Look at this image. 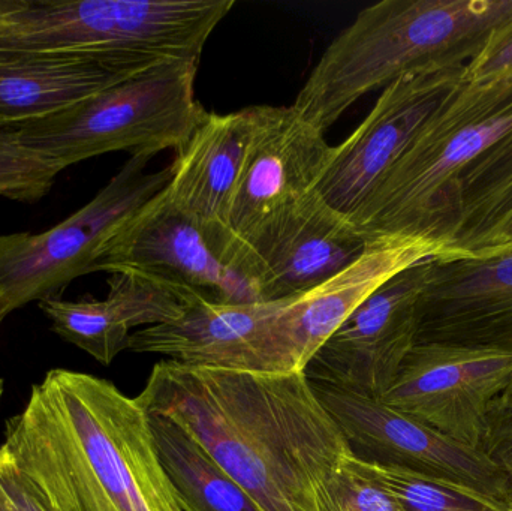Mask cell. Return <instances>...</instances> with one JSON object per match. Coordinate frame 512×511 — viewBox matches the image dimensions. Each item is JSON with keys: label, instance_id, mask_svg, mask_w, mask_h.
I'll return each instance as SVG.
<instances>
[{"label": "cell", "instance_id": "obj_1", "mask_svg": "<svg viewBox=\"0 0 512 511\" xmlns=\"http://www.w3.org/2000/svg\"><path fill=\"white\" fill-rule=\"evenodd\" d=\"M137 402L188 429L262 511H322L351 455L306 372L156 363Z\"/></svg>", "mask_w": 512, "mask_h": 511}, {"label": "cell", "instance_id": "obj_2", "mask_svg": "<svg viewBox=\"0 0 512 511\" xmlns=\"http://www.w3.org/2000/svg\"><path fill=\"white\" fill-rule=\"evenodd\" d=\"M2 446L56 511H185L146 410L104 378L48 372Z\"/></svg>", "mask_w": 512, "mask_h": 511}, {"label": "cell", "instance_id": "obj_3", "mask_svg": "<svg viewBox=\"0 0 512 511\" xmlns=\"http://www.w3.org/2000/svg\"><path fill=\"white\" fill-rule=\"evenodd\" d=\"M512 0H382L325 48L292 107L327 131L363 96L405 75L468 65Z\"/></svg>", "mask_w": 512, "mask_h": 511}, {"label": "cell", "instance_id": "obj_4", "mask_svg": "<svg viewBox=\"0 0 512 511\" xmlns=\"http://www.w3.org/2000/svg\"><path fill=\"white\" fill-rule=\"evenodd\" d=\"M510 132L512 81L463 80L351 221L370 240L420 237L442 248L456 218L463 174Z\"/></svg>", "mask_w": 512, "mask_h": 511}, {"label": "cell", "instance_id": "obj_5", "mask_svg": "<svg viewBox=\"0 0 512 511\" xmlns=\"http://www.w3.org/2000/svg\"><path fill=\"white\" fill-rule=\"evenodd\" d=\"M198 63L171 60L51 116L18 126L27 146L65 168L111 152L179 150L207 114L195 93Z\"/></svg>", "mask_w": 512, "mask_h": 511}, {"label": "cell", "instance_id": "obj_6", "mask_svg": "<svg viewBox=\"0 0 512 511\" xmlns=\"http://www.w3.org/2000/svg\"><path fill=\"white\" fill-rule=\"evenodd\" d=\"M150 159L131 156L89 203L44 233L0 234V323L95 273L108 242L170 182V167L147 173Z\"/></svg>", "mask_w": 512, "mask_h": 511}, {"label": "cell", "instance_id": "obj_7", "mask_svg": "<svg viewBox=\"0 0 512 511\" xmlns=\"http://www.w3.org/2000/svg\"><path fill=\"white\" fill-rule=\"evenodd\" d=\"M243 254L242 243L212 236L164 188L108 242L95 272L135 273L215 302H259L243 272Z\"/></svg>", "mask_w": 512, "mask_h": 511}, {"label": "cell", "instance_id": "obj_8", "mask_svg": "<svg viewBox=\"0 0 512 511\" xmlns=\"http://www.w3.org/2000/svg\"><path fill=\"white\" fill-rule=\"evenodd\" d=\"M512 387V351L417 344L381 401L483 452L490 417Z\"/></svg>", "mask_w": 512, "mask_h": 511}, {"label": "cell", "instance_id": "obj_9", "mask_svg": "<svg viewBox=\"0 0 512 511\" xmlns=\"http://www.w3.org/2000/svg\"><path fill=\"white\" fill-rule=\"evenodd\" d=\"M465 68L417 72L385 87L361 125L331 147L313 188L319 197L354 218L427 119L463 83Z\"/></svg>", "mask_w": 512, "mask_h": 511}, {"label": "cell", "instance_id": "obj_10", "mask_svg": "<svg viewBox=\"0 0 512 511\" xmlns=\"http://www.w3.org/2000/svg\"><path fill=\"white\" fill-rule=\"evenodd\" d=\"M312 384L360 461L450 480L496 500L512 501L507 477L481 450L445 437L381 399Z\"/></svg>", "mask_w": 512, "mask_h": 511}, {"label": "cell", "instance_id": "obj_11", "mask_svg": "<svg viewBox=\"0 0 512 511\" xmlns=\"http://www.w3.org/2000/svg\"><path fill=\"white\" fill-rule=\"evenodd\" d=\"M441 245L420 237H378L342 272L289 299L262 342L255 372H304L322 345L385 282L441 254Z\"/></svg>", "mask_w": 512, "mask_h": 511}, {"label": "cell", "instance_id": "obj_12", "mask_svg": "<svg viewBox=\"0 0 512 511\" xmlns=\"http://www.w3.org/2000/svg\"><path fill=\"white\" fill-rule=\"evenodd\" d=\"M432 270L427 258L385 282L322 345L307 378L381 399L418 344L420 302Z\"/></svg>", "mask_w": 512, "mask_h": 511}, {"label": "cell", "instance_id": "obj_13", "mask_svg": "<svg viewBox=\"0 0 512 511\" xmlns=\"http://www.w3.org/2000/svg\"><path fill=\"white\" fill-rule=\"evenodd\" d=\"M370 242L313 189L245 246V272L259 302L294 299L342 272Z\"/></svg>", "mask_w": 512, "mask_h": 511}, {"label": "cell", "instance_id": "obj_14", "mask_svg": "<svg viewBox=\"0 0 512 511\" xmlns=\"http://www.w3.org/2000/svg\"><path fill=\"white\" fill-rule=\"evenodd\" d=\"M325 132L292 107L261 105L258 128L234 195L228 228L248 245L315 188L328 156Z\"/></svg>", "mask_w": 512, "mask_h": 511}, {"label": "cell", "instance_id": "obj_15", "mask_svg": "<svg viewBox=\"0 0 512 511\" xmlns=\"http://www.w3.org/2000/svg\"><path fill=\"white\" fill-rule=\"evenodd\" d=\"M432 342L512 351V255L487 261L433 258L418 318V344Z\"/></svg>", "mask_w": 512, "mask_h": 511}, {"label": "cell", "instance_id": "obj_16", "mask_svg": "<svg viewBox=\"0 0 512 511\" xmlns=\"http://www.w3.org/2000/svg\"><path fill=\"white\" fill-rule=\"evenodd\" d=\"M259 116L261 105L228 114L207 111L170 165V200L224 242L236 240L228 221Z\"/></svg>", "mask_w": 512, "mask_h": 511}, {"label": "cell", "instance_id": "obj_17", "mask_svg": "<svg viewBox=\"0 0 512 511\" xmlns=\"http://www.w3.org/2000/svg\"><path fill=\"white\" fill-rule=\"evenodd\" d=\"M104 300H42L51 332L104 366L128 350L132 330L179 320L200 294L135 273H110Z\"/></svg>", "mask_w": 512, "mask_h": 511}, {"label": "cell", "instance_id": "obj_18", "mask_svg": "<svg viewBox=\"0 0 512 511\" xmlns=\"http://www.w3.org/2000/svg\"><path fill=\"white\" fill-rule=\"evenodd\" d=\"M288 300L225 303L198 297L179 320L132 333L128 350L186 366L255 372L265 333Z\"/></svg>", "mask_w": 512, "mask_h": 511}, {"label": "cell", "instance_id": "obj_19", "mask_svg": "<svg viewBox=\"0 0 512 511\" xmlns=\"http://www.w3.org/2000/svg\"><path fill=\"white\" fill-rule=\"evenodd\" d=\"M155 65L159 63L0 53V128H18L59 113Z\"/></svg>", "mask_w": 512, "mask_h": 511}, {"label": "cell", "instance_id": "obj_20", "mask_svg": "<svg viewBox=\"0 0 512 511\" xmlns=\"http://www.w3.org/2000/svg\"><path fill=\"white\" fill-rule=\"evenodd\" d=\"M512 215V132L487 149L460 180L456 218L439 261H472Z\"/></svg>", "mask_w": 512, "mask_h": 511}, {"label": "cell", "instance_id": "obj_21", "mask_svg": "<svg viewBox=\"0 0 512 511\" xmlns=\"http://www.w3.org/2000/svg\"><path fill=\"white\" fill-rule=\"evenodd\" d=\"M162 465L185 511H262L179 422L149 413Z\"/></svg>", "mask_w": 512, "mask_h": 511}, {"label": "cell", "instance_id": "obj_22", "mask_svg": "<svg viewBox=\"0 0 512 511\" xmlns=\"http://www.w3.org/2000/svg\"><path fill=\"white\" fill-rule=\"evenodd\" d=\"M357 462L364 473L396 498L403 511H512V501L496 500L450 480L360 459Z\"/></svg>", "mask_w": 512, "mask_h": 511}, {"label": "cell", "instance_id": "obj_23", "mask_svg": "<svg viewBox=\"0 0 512 511\" xmlns=\"http://www.w3.org/2000/svg\"><path fill=\"white\" fill-rule=\"evenodd\" d=\"M62 171L53 159L27 146L17 128H0V198L38 203Z\"/></svg>", "mask_w": 512, "mask_h": 511}, {"label": "cell", "instance_id": "obj_24", "mask_svg": "<svg viewBox=\"0 0 512 511\" xmlns=\"http://www.w3.org/2000/svg\"><path fill=\"white\" fill-rule=\"evenodd\" d=\"M322 511H403L396 498L346 456L324 488Z\"/></svg>", "mask_w": 512, "mask_h": 511}, {"label": "cell", "instance_id": "obj_25", "mask_svg": "<svg viewBox=\"0 0 512 511\" xmlns=\"http://www.w3.org/2000/svg\"><path fill=\"white\" fill-rule=\"evenodd\" d=\"M471 83L512 81V14L493 29L483 50L466 65Z\"/></svg>", "mask_w": 512, "mask_h": 511}, {"label": "cell", "instance_id": "obj_26", "mask_svg": "<svg viewBox=\"0 0 512 511\" xmlns=\"http://www.w3.org/2000/svg\"><path fill=\"white\" fill-rule=\"evenodd\" d=\"M0 511H56L3 446H0Z\"/></svg>", "mask_w": 512, "mask_h": 511}, {"label": "cell", "instance_id": "obj_27", "mask_svg": "<svg viewBox=\"0 0 512 511\" xmlns=\"http://www.w3.org/2000/svg\"><path fill=\"white\" fill-rule=\"evenodd\" d=\"M483 452L507 477L512 491V393L504 396L493 410Z\"/></svg>", "mask_w": 512, "mask_h": 511}, {"label": "cell", "instance_id": "obj_28", "mask_svg": "<svg viewBox=\"0 0 512 511\" xmlns=\"http://www.w3.org/2000/svg\"><path fill=\"white\" fill-rule=\"evenodd\" d=\"M512 255V215L501 228L484 243L472 261H487Z\"/></svg>", "mask_w": 512, "mask_h": 511}, {"label": "cell", "instance_id": "obj_29", "mask_svg": "<svg viewBox=\"0 0 512 511\" xmlns=\"http://www.w3.org/2000/svg\"><path fill=\"white\" fill-rule=\"evenodd\" d=\"M0 326H2V323H0ZM2 396H3V380L0 378V402H2Z\"/></svg>", "mask_w": 512, "mask_h": 511}]
</instances>
